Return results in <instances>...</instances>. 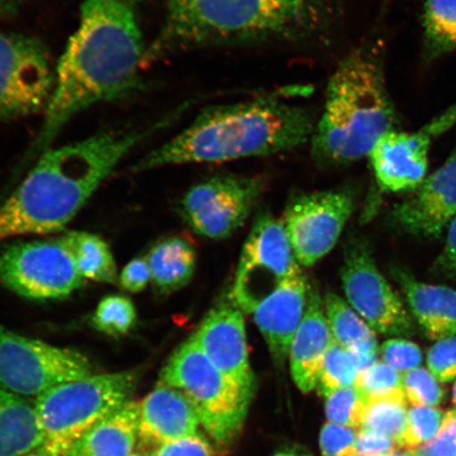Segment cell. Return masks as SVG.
Segmentation results:
<instances>
[{"instance_id": "obj_1", "label": "cell", "mask_w": 456, "mask_h": 456, "mask_svg": "<svg viewBox=\"0 0 456 456\" xmlns=\"http://www.w3.org/2000/svg\"><path fill=\"white\" fill-rule=\"evenodd\" d=\"M141 2L84 0L77 30L56 67L42 126L22 163L37 161L77 114L101 102L126 100L142 88Z\"/></svg>"}, {"instance_id": "obj_2", "label": "cell", "mask_w": 456, "mask_h": 456, "mask_svg": "<svg viewBox=\"0 0 456 456\" xmlns=\"http://www.w3.org/2000/svg\"><path fill=\"white\" fill-rule=\"evenodd\" d=\"M168 122L102 131L73 144L49 148L0 205V241L61 231L118 163Z\"/></svg>"}, {"instance_id": "obj_3", "label": "cell", "mask_w": 456, "mask_h": 456, "mask_svg": "<svg viewBox=\"0 0 456 456\" xmlns=\"http://www.w3.org/2000/svg\"><path fill=\"white\" fill-rule=\"evenodd\" d=\"M340 0H164L145 61L198 48L298 44L322 37Z\"/></svg>"}, {"instance_id": "obj_4", "label": "cell", "mask_w": 456, "mask_h": 456, "mask_svg": "<svg viewBox=\"0 0 456 456\" xmlns=\"http://www.w3.org/2000/svg\"><path fill=\"white\" fill-rule=\"evenodd\" d=\"M316 121L309 107L281 94L209 107L175 138L139 159L131 171L288 152L310 144Z\"/></svg>"}, {"instance_id": "obj_5", "label": "cell", "mask_w": 456, "mask_h": 456, "mask_svg": "<svg viewBox=\"0 0 456 456\" xmlns=\"http://www.w3.org/2000/svg\"><path fill=\"white\" fill-rule=\"evenodd\" d=\"M396 129L381 49L372 43L353 49L329 79L321 117L311 140L314 159L344 167L369 157L378 142Z\"/></svg>"}, {"instance_id": "obj_6", "label": "cell", "mask_w": 456, "mask_h": 456, "mask_svg": "<svg viewBox=\"0 0 456 456\" xmlns=\"http://www.w3.org/2000/svg\"><path fill=\"white\" fill-rule=\"evenodd\" d=\"M141 370L93 374L62 384L37 397L34 408L44 436L39 452L68 456L101 420L131 401Z\"/></svg>"}, {"instance_id": "obj_7", "label": "cell", "mask_w": 456, "mask_h": 456, "mask_svg": "<svg viewBox=\"0 0 456 456\" xmlns=\"http://www.w3.org/2000/svg\"><path fill=\"white\" fill-rule=\"evenodd\" d=\"M159 384L183 392L196 407L204 430L224 446L240 433L254 395L226 378L192 338L170 356Z\"/></svg>"}, {"instance_id": "obj_8", "label": "cell", "mask_w": 456, "mask_h": 456, "mask_svg": "<svg viewBox=\"0 0 456 456\" xmlns=\"http://www.w3.org/2000/svg\"><path fill=\"white\" fill-rule=\"evenodd\" d=\"M82 353L10 332L0 326V389L36 396L93 375Z\"/></svg>"}, {"instance_id": "obj_9", "label": "cell", "mask_w": 456, "mask_h": 456, "mask_svg": "<svg viewBox=\"0 0 456 456\" xmlns=\"http://www.w3.org/2000/svg\"><path fill=\"white\" fill-rule=\"evenodd\" d=\"M55 74L42 41L26 34L0 32V122L45 112Z\"/></svg>"}, {"instance_id": "obj_10", "label": "cell", "mask_w": 456, "mask_h": 456, "mask_svg": "<svg viewBox=\"0 0 456 456\" xmlns=\"http://www.w3.org/2000/svg\"><path fill=\"white\" fill-rule=\"evenodd\" d=\"M300 266L283 222L261 215L244 244L232 289V305L254 313L281 285L298 275Z\"/></svg>"}, {"instance_id": "obj_11", "label": "cell", "mask_w": 456, "mask_h": 456, "mask_svg": "<svg viewBox=\"0 0 456 456\" xmlns=\"http://www.w3.org/2000/svg\"><path fill=\"white\" fill-rule=\"evenodd\" d=\"M0 284L22 297H68L84 285L76 261L61 239L11 245L0 252Z\"/></svg>"}, {"instance_id": "obj_12", "label": "cell", "mask_w": 456, "mask_h": 456, "mask_svg": "<svg viewBox=\"0 0 456 456\" xmlns=\"http://www.w3.org/2000/svg\"><path fill=\"white\" fill-rule=\"evenodd\" d=\"M347 301L370 328L387 336H411L413 319L375 265L366 242L347 244L340 271Z\"/></svg>"}, {"instance_id": "obj_13", "label": "cell", "mask_w": 456, "mask_h": 456, "mask_svg": "<svg viewBox=\"0 0 456 456\" xmlns=\"http://www.w3.org/2000/svg\"><path fill=\"white\" fill-rule=\"evenodd\" d=\"M264 188L256 176L216 175L191 188L180 212L199 235L221 240L243 225Z\"/></svg>"}, {"instance_id": "obj_14", "label": "cell", "mask_w": 456, "mask_h": 456, "mask_svg": "<svg viewBox=\"0 0 456 456\" xmlns=\"http://www.w3.org/2000/svg\"><path fill=\"white\" fill-rule=\"evenodd\" d=\"M353 209L346 190L305 193L289 202L283 225L300 265L312 266L332 250Z\"/></svg>"}, {"instance_id": "obj_15", "label": "cell", "mask_w": 456, "mask_h": 456, "mask_svg": "<svg viewBox=\"0 0 456 456\" xmlns=\"http://www.w3.org/2000/svg\"><path fill=\"white\" fill-rule=\"evenodd\" d=\"M456 124V104L414 133L393 129L369 158L379 185L387 191H414L426 179L433 141Z\"/></svg>"}, {"instance_id": "obj_16", "label": "cell", "mask_w": 456, "mask_h": 456, "mask_svg": "<svg viewBox=\"0 0 456 456\" xmlns=\"http://www.w3.org/2000/svg\"><path fill=\"white\" fill-rule=\"evenodd\" d=\"M456 216V150L413 195L392 209L393 222L415 237L438 238Z\"/></svg>"}, {"instance_id": "obj_17", "label": "cell", "mask_w": 456, "mask_h": 456, "mask_svg": "<svg viewBox=\"0 0 456 456\" xmlns=\"http://www.w3.org/2000/svg\"><path fill=\"white\" fill-rule=\"evenodd\" d=\"M242 313L233 305L216 306L191 338L226 378L254 395L255 375Z\"/></svg>"}, {"instance_id": "obj_18", "label": "cell", "mask_w": 456, "mask_h": 456, "mask_svg": "<svg viewBox=\"0 0 456 456\" xmlns=\"http://www.w3.org/2000/svg\"><path fill=\"white\" fill-rule=\"evenodd\" d=\"M139 443L145 448L198 435L201 420L183 392L163 384L139 402Z\"/></svg>"}, {"instance_id": "obj_19", "label": "cell", "mask_w": 456, "mask_h": 456, "mask_svg": "<svg viewBox=\"0 0 456 456\" xmlns=\"http://www.w3.org/2000/svg\"><path fill=\"white\" fill-rule=\"evenodd\" d=\"M310 289L301 272L281 285L254 311L256 327L279 364L289 357L290 345L305 317Z\"/></svg>"}, {"instance_id": "obj_20", "label": "cell", "mask_w": 456, "mask_h": 456, "mask_svg": "<svg viewBox=\"0 0 456 456\" xmlns=\"http://www.w3.org/2000/svg\"><path fill=\"white\" fill-rule=\"evenodd\" d=\"M333 341L322 301L311 287L305 317L289 353L290 373L300 391L316 389L324 356Z\"/></svg>"}, {"instance_id": "obj_21", "label": "cell", "mask_w": 456, "mask_h": 456, "mask_svg": "<svg viewBox=\"0 0 456 456\" xmlns=\"http://www.w3.org/2000/svg\"><path fill=\"white\" fill-rule=\"evenodd\" d=\"M395 277L428 338L438 341L456 336L455 289L419 282L402 270H395Z\"/></svg>"}, {"instance_id": "obj_22", "label": "cell", "mask_w": 456, "mask_h": 456, "mask_svg": "<svg viewBox=\"0 0 456 456\" xmlns=\"http://www.w3.org/2000/svg\"><path fill=\"white\" fill-rule=\"evenodd\" d=\"M139 402L131 401L86 433L68 456H131L139 443Z\"/></svg>"}, {"instance_id": "obj_23", "label": "cell", "mask_w": 456, "mask_h": 456, "mask_svg": "<svg viewBox=\"0 0 456 456\" xmlns=\"http://www.w3.org/2000/svg\"><path fill=\"white\" fill-rule=\"evenodd\" d=\"M44 444L34 403L0 389V456L38 452Z\"/></svg>"}, {"instance_id": "obj_24", "label": "cell", "mask_w": 456, "mask_h": 456, "mask_svg": "<svg viewBox=\"0 0 456 456\" xmlns=\"http://www.w3.org/2000/svg\"><path fill=\"white\" fill-rule=\"evenodd\" d=\"M151 281L159 293L170 294L190 283L197 265V253L183 237H169L159 241L148 253Z\"/></svg>"}, {"instance_id": "obj_25", "label": "cell", "mask_w": 456, "mask_h": 456, "mask_svg": "<svg viewBox=\"0 0 456 456\" xmlns=\"http://www.w3.org/2000/svg\"><path fill=\"white\" fill-rule=\"evenodd\" d=\"M324 311L334 341L355 354L378 357L379 347L374 330L344 299L328 293Z\"/></svg>"}, {"instance_id": "obj_26", "label": "cell", "mask_w": 456, "mask_h": 456, "mask_svg": "<svg viewBox=\"0 0 456 456\" xmlns=\"http://www.w3.org/2000/svg\"><path fill=\"white\" fill-rule=\"evenodd\" d=\"M61 240L69 248L79 273L96 282L116 283L118 270L110 245L99 236L83 232L66 233Z\"/></svg>"}, {"instance_id": "obj_27", "label": "cell", "mask_w": 456, "mask_h": 456, "mask_svg": "<svg viewBox=\"0 0 456 456\" xmlns=\"http://www.w3.org/2000/svg\"><path fill=\"white\" fill-rule=\"evenodd\" d=\"M424 60L433 61L456 50V0H425Z\"/></svg>"}, {"instance_id": "obj_28", "label": "cell", "mask_w": 456, "mask_h": 456, "mask_svg": "<svg viewBox=\"0 0 456 456\" xmlns=\"http://www.w3.org/2000/svg\"><path fill=\"white\" fill-rule=\"evenodd\" d=\"M378 362V357L355 354L333 341L324 356L317 387L324 397L333 392L356 385L359 373Z\"/></svg>"}, {"instance_id": "obj_29", "label": "cell", "mask_w": 456, "mask_h": 456, "mask_svg": "<svg viewBox=\"0 0 456 456\" xmlns=\"http://www.w3.org/2000/svg\"><path fill=\"white\" fill-rule=\"evenodd\" d=\"M408 413L406 396L372 399L369 401L361 429L390 437L397 443L399 448H402V438L406 430Z\"/></svg>"}, {"instance_id": "obj_30", "label": "cell", "mask_w": 456, "mask_h": 456, "mask_svg": "<svg viewBox=\"0 0 456 456\" xmlns=\"http://www.w3.org/2000/svg\"><path fill=\"white\" fill-rule=\"evenodd\" d=\"M135 321L134 302L125 296L110 295L102 299L91 322L99 332L118 338L126 335Z\"/></svg>"}, {"instance_id": "obj_31", "label": "cell", "mask_w": 456, "mask_h": 456, "mask_svg": "<svg viewBox=\"0 0 456 456\" xmlns=\"http://www.w3.org/2000/svg\"><path fill=\"white\" fill-rule=\"evenodd\" d=\"M326 398V413L330 423L361 429L366 416L369 398L358 387H345L333 392Z\"/></svg>"}, {"instance_id": "obj_32", "label": "cell", "mask_w": 456, "mask_h": 456, "mask_svg": "<svg viewBox=\"0 0 456 456\" xmlns=\"http://www.w3.org/2000/svg\"><path fill=\"white\" fill-rule=\"evenodd\" d=\"M355 386L368 396L369 401L406 396L403 375L386 362H376L362 370Z\"/></svg>"}, {"instance_id": "obj_33", "label": "cell", "mask_w": 456, "mask_h": 456, "mask_svg": "<svg viewBox=\"0 0 456 456\" xmlns=\"http://www.w3.org/2000/svg\"><path fill=\"white\" fill-rule=\"evenodd\" d=\"M444 414L433 407H413L402 438V448L413 450L432 440L441 429Z\"/></svg>"}, {"instance_id": "obj_34", "label": "cell", "mask_w": 456, "mask_h": 456, "mask_svg": "<svg viewBox=\"0 0 456 456\" xmlns=\"http://www.w3.org/2000/svg\"><path fill=\"white\" fill-rule=\"evenodd\" d=\"M404 395L414 407H435L444 392L437 379L426 369L418 368L403 375Z\"/></svg>"}, {"instance_id": "obj_35", "label": "cell", "mask_w": 456, "mask_h": 456, "mask_svg": "<svg viewBox=\"0 0 456 456\" xmlns=\"http://www.w3.org/2000/svg\"><path fill=\"white\" fill-rule=\"evenodd\" d=\"M384 362L399 373H407L418 369L423 361V354L418 345L406 339H390L380 346Z\"/></svg>"}, {"instance_id": "obj_36", "label": "cell", "mask_w": 456, "mask_h": 456, "mask_svg": "<svg viewBox=\"0 0 456 456\" xmlns=\"http://www.w3.org/2000/svg\"><path fill=\"white\" fill-rule=\"evenodd\" d=\"M358 431L334 423L324 425L321 435L323 456H357Z\"/></svg>"}, {"instance_id": "obj_37", "label": "cell", "mask_w": 456, "mask_h": 456, "mask_svg": "<svg viewBox=\"0 0 456 456\" xmlns=\"http://www.w3.org/2000/svg\"><path fill=\"white\" fill-rule=\"evenodd\" d=\"M428 367L441 383L456 379V336L436 341L428 353Z\"/></svg>"}, {"instance_id": "obj_38", "label": "cell", "mask_w": 456, "mask_h": 456, "mask_svg": "<svg viewBox=\"0 0 456 456\" xmlns=\"http://www.w3.org/2000/svg\"><path fill=\"white\" fill-rule=\"evenodd\" d=\"M412 452L415 456H456V409L444 415L437 435Z\"/></svg>"}, {"instance_id": "obj_39", "label": "cell", "mask_w": 456, "mask_h": 456, "mask_svg": "<svg viewBox=\"0 0 456 456\" xmlns=\"http://www.w3.org/2000/svg\"><path fill=\"white\" fill-rule=\"evenodd\" d=\"M147 456H216L213 444L200 435L179 438L150 450Z\"/></svg>"}, {"instance_id": "obj_40", "label": "cell", "mask_w": 456, "mask_h": 456, "mask_svg": "<svg viewBox=\"0 0 456 456\" xmlns=\"http://www.w3.org/2000/svg\"><path fill=\"white\" fill-rule=\"evenodd\" d=\"M356 448L357 456H387L395 453L399 446L390 437L361 429L358 431Z\"/></svg>"}, {"instance_id": "obj_41", "label": "cell", "mask_w": 456, "mask_h": 456, "mask_svg": "<svg viewBox=\"0 0 456 456\" xmlns=\"http://www.w3.org/2000/svg\"><path fill=\"white\" fill-rule=\"evenodd\" d=\"M151 281V273L146 258H136L124 267L119 284L130 293H140Z\"/></svg>"}, {"instance_id": "obj_42", "label": "cell", "mask_w": 456, "mask_h": 456, "mask_svg": "<svg viewBox=\"0 0 456 456\" xmlns=\"http://www.w3.org/2000/svg\"><path fill=\"white\" fill-rule=\"evenodd\" d=\"M433 271L444 277L456 278V216L449 224L446 243Z\"/></svg>"}, {"instance_id": "obj_43", "label": "cell", "mask_w": 456, "mask_h": 456, "mask_svg": "<svg viewBox=\"0 0 456 456\" xmlns=\"http://www.w3.org/2000/svg\"><path fill=\"white\" fill-rule=\"evenodd\" d=\"M20 0H0V17L12 16L20 8Z\"/></svg>"}, {"instance_id": "obj_44", "label": "cell", "mask_w": 456, "mask_h": 456, "mask_svg": "<svg viewBox=\"0 0 456 456\" xmlns=\"http://www.w3.org/2000/svg\"><path fill=\"white\" fill-rule=\"evenodd\" d=\"M273 456H309L304 453H298V452H281Z\"/></svg>"}, {"instance_id": "obj_45", "label": "cell", "mask_w": 456, "mask_h": 456, "mask_svg": "<svg viewBox=\"0 0 456 456\" xmlns=\"http://www.w3.org/2000/svg\"><path fill=\"white\" fill-rule=\"evenodd\" d=\"M387 456H415L414 453L411 452H402V453H392L390 455H387Z\"/></svg>"}, {"instance_id": "obj_46", "label": "cell", "mask_w": 456, "mask_h": 456, "mask_svg": "<svg viewBox=\"0 0 456 456\" xmlns=\"http://www.w3.org/2000/svg\"><path fill=\"white\" fill-rule=\"evenodd\" d=\"M20 456H47V455H45L44 453L39 452H31V453L25 454V455H20Z\"/></svg>"}, {"instance_id": "obj_47", "label": "cell", "mask_w": 456, "mask_h": 456, "mask_svg": "<svg viewBox=\"0 0 456 456\" xmlns=\"http://www.w3.org/2000/svg\"><path fill=\"white\" fill-rule=\"evenodd\" d=\"M453 401H454V403L456 404V383L454 385V390H453Z\"/></svg>"}, {"instance_id": "obj_48", "label": "cell", "mask_w": 456, "mask_h": 456, "mask_svg": "<svg viewBox=\"0 0 456 456\" xmlns=\"http://www.w3.org/2000/svg\"><path fill=\"white\" fill-rule=\"evenodd\" d=\"M131 456H141V455H140L139 453H136V452H135L134 454H133V455H131Z\"/></svg>"}]
</instances>
